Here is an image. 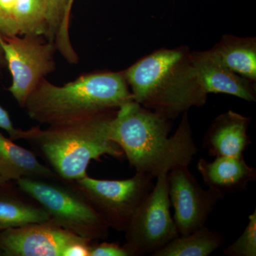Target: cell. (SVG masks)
Segmentation results:
<instances>
[{"mask_svg":"<svg viewBox=\"0 0 256 256\" xmlns=\"http://www.w3.org/2000/svg\"><path fill=\"white\" fill-rule=\"evenodd\" d=\"M250 119L228 110L217 116L207 130L203 146L210 156L240 158L250 144L248 134Z\"/></svg>","mask_w":256,"mask_h":256,"instance_id":"obj_12","label":"cell"},{"mask_svg":"<svg viewBox=\"0 0 256 256\" xmlns=\"http://www.w3.org/2000/svg\"><path fill=\"white\" fill-rule=\"evenodd\" d=\"M191 58L207 94H228L255 102V82L227 68L212 50L191 52Z\"/></svg>","mask_w":256,"mask_h":256,"instance_id":"obj_11","label":"cell"},{"mask_svg":"<svg viewBox=\"0 0 256 256\" xmlns=\"http://www.w3.org/2000/svg\"><path fill=\"white\" fill-rule=\"evenodd\" d=\"M24 178H60L50 166L42 164L36 154L22 148L0 132V178L4 182Z\"/></svg>","mask_w":256,"mask_h":256,"instance_id":"obj_14","label":"cell"},{"mask_svg":"<svg viewBox=\"0 0 256 256\" xmlns=\"http://www.w3.org/2000/svg\"><path fill=\"white\" fill-rule=\"evenodd\" d=\"M4 183H6V182H4L3 181V180H2L1 178H0V185L4 184Z\"/></svg>","mask_w":256,"mask_h":256,"instance_id":"obj_27","label":"cell"},{"mask_svg":"<svg viewBox=\"0 0 256 256\" xmlns=\"http://www.w3.org/2000/svg\"><path fill=\"white\" fill-rule=\"evenodd\" d=\"M84 242L90 240L66 230L52 220L0 232L3 256H64L67 248Z\"/></svg>","mask_w":256,"mask_h":256,"instance_id":"obj_10","label":"cell"},{"mask_svg":"<svg viewBox=\"0 0 256 256\" xmlns=\"http://www.w3.org/2000/svg\"><path fill=\"white\" fill-rule=\"evenodd\" d=\"M90 256H129L124 246L117 242H92L90 245Z\"/></svg>","mask_w":256,"mask_h":256,"instance_id":"obj_22","label":"cell"},{"mask_svg":"<svg viewBox=\"0 0 256 256\" xmlns=\"http://www.w3.org/2000/svg\"><path fill=\"white\" fill-rule=\"evenodd\" d=\"M171 120L134 100L122 104L108 126V138L124 152L136 173L156 178L178 166H188L196 154L188 112L174 134Z\"/></svg>","mask_w":256,"mask_h":256,"instance_id":"obj_1","label":"cell"},{"mask_svg":"<svg viewBox=\"0 0 256 256\" xmlns=\"http://www.w3.org/2000/svg\"><path fill=\"white\" fill-rule=\"evenodd\" d=\"M74 0H68V6H67L66 14V22L67 24L69 23V18H70V10H72V5H73Z\"/></svg>","mask_w":256,"mask_h":256,"instance_id":"obj_25","label":"cell"},{"mask_svg":"<svg viewBox=\"0 0 256 256\" xmlns=\"http://www.w3.org/2000/svg\"><path fill=\"white\" fill-rule=\"evenodd\" d=\"M15 20L18 34L47 37L46 11L42 0H16Z\"/></svg>","mask_w":256,"mask_h":256,"instance_id":"obj_19","label":"cell"},{"mask_svg":"<svg viewBox=\"0 0 256 256\" xmlns=\"http://www.w3.org/2000/svg\"><path fill=\"white\" fill-rule=\"evenodd\" d=\"M16 0H0V34L12 37L18 35L15 20Z\"/></svg>","mask_w":256,"mask_h":256,"instance_id":"obj_21","label":"cell"},{"mask_svg":"<svg viewBox=\"0 0 256 256\" xmlns=\"http://www.w3.org/2000/svg\"><path fill=\"white\" fill-rule=\"evenodd\" d=\"M16 184L66 230L92 242L108 237L110 227L75 182L60 178H24L16 180Z\"/></svg>","mask_w":256,"mask_h":256,"instance_id":"obj_5","label":"cell"},{"mask_svg":"<svg viewBox=\"0 0 256 256\" xmlns=\"http://www.w3.org/2000/svg\"><path fill=\"white\" fill-rule=\"evenodd\" d=\"M210 50L227 68L256 82V37L224 35Z\"/></svg>","mask_w":256,"mask_h":256,"instance_id":"obj_15","label":"cell"},{"mask_svg":"<svg viewBox=\"0 0 256 256\" xmlns=\"http://www.w3.org/2000/svg\"><path fill=\"white\" fill-rule=\"evenodd\" d=\"M223 252L228 256H256V210L249 216L248 223L240 237Z\"/></svg>","mask_w":256,"mask_h":256,"instance_id":"obj_20","label":"cell"},{"mask_svg":"<svg viewBox=\"0 0 256 256\" xmlns=\"http://www.w3.org/2000/svg\"><path fill=\"white\" fill-rule=\"evenodd\" d=\"M170 206L166 174L160 175L124 230L129 256L152 255L178 236Z\"/></svg>","mask_w":256,"mask_h":256,"instance_id":"obj_6","label":"cell"},{"mask_svg":"<svg viewBox=\"0 0 256 256\" xmlns=\"http://www.w3.org/2000/svg\"><path fill=\"white\" fill-rule=\"evenodd\" d=\"M116 111L50 126L46 130L32 128L24 130L23 140L38 152L60 178L76 181L88 176L92 160L101 161L102 156L124 158L121 148L108 138V126Z\"/></svg>","mask_w":256,"mask_h":256,"instance_id":"obj_4","label":"cell"},{"mask_svg":"<svg viewBox=\"0 0 256 256\" xmlns=\"http://www.w3.org/2000/svg\"><path fill=\"white\" fill-rule=\"evenodd\" d=\"M225 238L206 226L192 233L178 235L152 256H208L222 246Z\"/></svg>","mask_w":256,"mask_h":256,"instance_id":"obj_17","label":"cell"},{"mask_svg":"<svg viewBox=\"0 0 256 256\" xmlns=\"http://www.w3.org/2000/svg\"><path fill=\"white\" fill-rule=\"evenodd\" d=\"M2 34H0V38H1ZM4 58V54H3L2 48L1 44H0V62L2 60V58Z\"/></svg>","mask_w":256,"mask_h":256,"instance_id":"obj_26","label":"cell"},{"mask_svg":"<svg viewBox=\"0 0 256 256\" xmlns=\"http://www.w3.org/2000/svg\"><path fill=\"white\" fill-rule=\"evenodd\" d=\"M166 180L178 235L192 233L206 226L208 216L222 197L210 188H202L188 166L173 168L166 174Z\"/></svg>","mask_w":256,"mask_h":256,"instance_id":"obj_9","label":"cell"},{"mask_svg":"<svg viewBox=\"0 0 256 256\" xmlns=\"http://www.w3.org/2000/svg\"><path fill=\"white\" fill-rule=\"evenodd\" d=\"M37 37L2 35L0 38L3 54L12 76L10 92L23 107L44 76L52 72L54 66L52 42L42 43Z\"/></svg>","mask_w":256,"mask_h":256,"instance_id":"obj_8","label":"cell"},{"mask_svg":"<svg viewBox=\"0 0 256 256\" xmlns=\"http://www.w3.org/2000/svg\"><path fill=\"white\" fill-rule=\"evenodd\" d=\"M124 74L133 100L166 118L206 104L208 94L186 47L156 50Z\"/></svg>","mask_w":256,"mask_h":256,"instance_id":"obj_2","label":"cell"},{"mask_svg":"<svg viewBox=\"0 0 256 256\" xmlns=\"http://www.w3.org/2000/svg\"><path fill=\"white\" fill-rule=\"evenodd\" d=\"M197 169L208 188L222 198L245 191L248 184L256 178L255 168L249 166L244 156H218L212 162L202 158Z\"/></svg>","mask_w":256,"mask_h":256,"instance_id":"obj_13","label":"cell"},{"mask_svg":"<svg viewBox=\"0 0 256 256\" xmlns=\"http://www.w3.org/2000/svg\"><path fill=\"white\" fill-rule=\"evenodd\" d=\"M0 256H3L2 252L1 250H0Z\"/></svg>","mask_w":256,"mask_h":256,"instance_id":"obj_28","label":"cell"},{"mask_svg":"<svg viewBox=\"0 0 256 256\" xmlns=\"http://www.w3.org/2000/svg\"><path fill=\"white\" fill-rule=\"evenodd\" d=\"M0 128L9 134L10 139L13 141L23 140L24 130L16 129L13 126L8 111L0 106Z\"/></svg>","mask_w":256,"mask_h":256,"instance_id":"obj_23","label":"cell"},{"mask_svg":"<svg viewBox=\"0 0 256 256\" xmlns=\"http://www.w3.org/2000/svg\"><path fill=\"white\" fill-rule=\"evenodd\" d=\"M50 220L46 210L20 188L18 192L0 194V232Z\"/></svg>","mask_w":256,"mask_h":256,"instance_id":"obj_16","label":"cell"},{"mask_svg":"<svg viewBox=\"0 0 256 256\" xmlns=\"http://www.w3.org/2000/svg\"><path fill=\"white\" fill-rule=\"evenodd\" d=\"M152 180L148 175L136 173L122 180L86 176L74 182L108 226L124 232L138 207L152 190Z\"/></svg>","mask_w":256,"mask_h":256,"instance_id":"obj_7","label":"cell"},{"mask_svg":"<svg viewBox=\"0 0 256 256\" xmlns=\"http://www.w3.org/2000/svg\"><path fill=\"white\" fill-rule=\"evenodd\" d=\"M46 8L48 34L50 42L57 38V45L60 52L69 62H75L76 56L70 45L68 26L66 23L68 0H42Z\"/></svg>","mask_w":256,"mask_h":256,"instance_id":"obj_18","label":"cell"},{"mask_svg":"<svg viewBox=\"0 0 256 256\" xmlns=\"http://www.w3.org/2000/svg\"><path fill=\"white\" fill-rule=\"evenodd\" d=\"M92 242H84L72 244L67 248L64 256H90V245Z\"/></svg>","mask_w":256,"mask_h":256,"instance_id":"obj_24","label":"cell"},{"mask_svg":"<svg viewBox=\"0 0 256 256\" xmlns=\"http://www.w3.org/2000/svg\"><path fill=\"white\" fill-rule=\"evenodd\" d=\"M133 100L124 72L82 76L63 86L42 79L28 96L24 108L30 118L56 126L117 110Z\"/></svg>","mask_w":256,"mask_h":256,"instance_id":"obj_3","label":"cell"}]
</instances>
